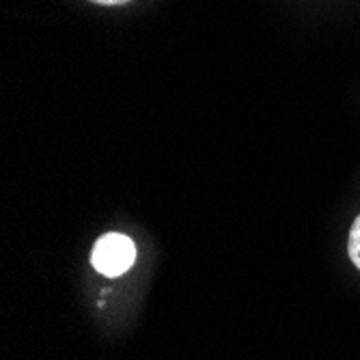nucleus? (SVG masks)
Listing matches in <instances>:
<instances>
[{"mask_svg": "<svg viewBox=\"0 0 360 360\" xmlns=\"http://www.w3.org/2000/svg\"><path fill=\"white\" fill-rule=\"evenodd\" d=\"M95 5H104V7H119V5H125L129 0H91Z\"/></svg>", "mask_w": 360, "mask_h": 360, "instance_id": "nucleus-3", "label": "nucleus"}, {"mask_svg": "<svg viewBox=\"0 0 360 360\" xmlns=\"http://www.w3.org/2000/svg\"><path fill=\"white\" fill-rule=\"evenodd\" d=\"M134 259L136 246L132 240L123 233H106L104 238L97 240L91 255V264L100 274L115 278L132 268Z\"/></svg>", "mask_w": 360, "mask_h": 360, "instance_id": "nucleus-1", "label": "nucleus"}, {"mask_svg": "<svg viewBox=\"0 0 360 360\" xmlns=\"http://www.w3.org/2000/svg\"><path fill=\"white\" fill-rule=\"evenodd\" d=\"M347 252H349L352 264L360 270V216L354 220V224H352V229H349Z\"/></svg>", "mask_w": 360, "mask_h": 360, "instance_id": "nucleus-2", "label": "nucleus"}]
</instances>
